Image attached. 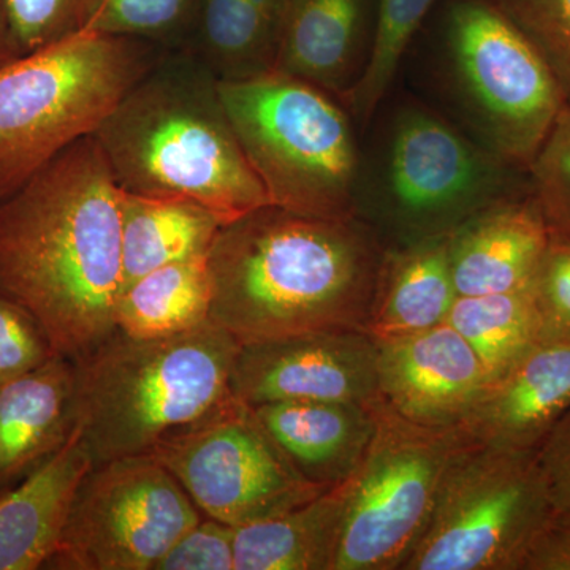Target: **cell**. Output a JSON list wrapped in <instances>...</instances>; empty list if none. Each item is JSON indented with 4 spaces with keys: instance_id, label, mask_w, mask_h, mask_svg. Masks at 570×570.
Segmentation results:
<instances>
[{
    "instance_id": "cell-1",
    "label": "cell",
    "mask_w": 570,
    "mask_h": 570,
    "mask_svg": "<svg viewBox=\"0 0 570 570\" xmlns=\"http://www.w3.org/2000/svg\"><path fill=\"white\" fill-rule=\"evenodd\" d=\"M121 194L89 135L0 200V294L73 363L118 332Z\"/></svg>"
},
{
    "instance_id": "cell-2",
    "label": "cell",
    "mask_w": 570,
    "mask_h": 570,
    "mask_svg": "<svg viewBox=\"0 0 570 570\" xmlns=\"http://www.w3.org/2000/svg\"><path fill=\"white\" fill-rule=\"evenodd\" d=\"M387 246L360 217L265 205L224 225L208 254L212 322L239 344L365 332Z\"/></svg>"
},
{
    "instance_id": "cell-3",
    "label": "cell",
    "mask_w": 570,
    "mask_h": 570,
    "mask_svg": "<svg viewBox=\"0 0 570 570\" xmlns=\"http://www.w3.org/2000/svg\"><path fill=\"white\" fill-rule=\"evenodd\" d=\"M94 137L122 193L187 198L227 224L269 205L206 63L160 59Z\"/></svg>"
},
{
    "instance_id": "cell-4",
    "label": "cell",
    "mask_w": 570,
    "mask_h": 570,
    "mask_svg": "<svg viewBox=\"0 0 570 570\" xmlns=\"http://www.w3.org/2000/svg\"><path fill=\"white\" fill-rule=\"evenodd\" d=\"M239 343L212 321L179 335L116 332L77 367L78 439L92 466L148 455L232 400Z\"/></svg>"
},
{
    "instance_id": "cell-5",
    "label": "cell",
    "mask_w": 570,
    "mask_h": 570,
    "mask_svg": "<svg viewBox=\"0 0 570 570\" xmlns=\"http://www.w3.org/2000/svg\"><path fill=\"white\" fill-rule=\"evenodd\" d=\"M371 122L376 129L360 157L356 217L377 234L387 228L401 245L450 234L487 206L530 190L524 171L411 94L385 99Z\"/></svg>"
},
{
    "instance_id": "cell-6",
    "label": "cell",
    "mask_w": 570,
    "mask_h": 570,
    "mask_svg": "<svg viewBox=\"0 0 570 570\" xmlns=\"http://www.w3.org/2000/svg\"><path fill=\"white\" fill-rule=\"evenodd\" d=\"M425 63L436 110L527 174L566 100L499 0H445Z\"/></svg>"
},
{
    "instance_id": "cell-7",
    "label": "cell",
    "mask_w": 570,
    "mask_h": 570,
    "mask_svg": "<svg viewBox=\"0 0 570 570\" xmlns=\"http://www.w3.org/2000/svg\"><path fill=\"white\" fill-rule=\"evenodd\" d=\"M163 59L132 37L81 29L0 66V200L94 135Z\"/></svg>"
},
{
    "instance_id": "cell-8",
    "label": "cell",
    "mask_w": 570,
    "mask_h": 570,
    "mask_svg": "<svg viewBox=\"0 0 570 570\" xmlns=\"http://www.w3.org/2000/svg\"><path fill=\"white\" fill-rule=\"evenodd\" d=\"M219 94L269 205L324 219L356 217L362 146L337 97L275 69L219 80Z\"/></svg>"
},
{
    "instance_id": "cell-9",
    "label": "cell",
    "mask_w": 570,
    "mask_h": 570,
    "mask_svg": "<svg viewBox=\"0 0 570 570\" xmlns=\"http://www.w3.org/2000/svg\"><path fill=\"white\" fill-rule=\"evenodd\" d=\"M557 515L538 452L466 444L401 570H524Z\"/></svg>"
},
{
    "instance_id": "cell-10",
    "label": "cell",
    "mask_w": 570,
    "mask_h": 570,
    "mask_svg": "<svg viewBox=\"0 0 570 570\" xmlns=\"http://www.w3.org/2000/svg\"><path fill=\"white\" fill-rule=\"evenodd\" d=\"M464 448L455 426L419 425L379 400L365 455L341 483L343 515L332 570H401Z\"/></svg>"
},
{
    "instance_id": "cell-11",
    "label": "cell",
    "mask_w": 570,
    "mask_h": 570,
    "mask_svg": "<svg viewBox=\"0 0 570 570\" xmlns=\"http://www.w3.org/2000/svg\"><path fill=\"white\" fill-rule=\"evenodd\" d=\"M202 519L153 455L110 460L82 478L47 569L154 570Z\"/></svg>"
},
{
    "instance_id": "cell-12",
    "label": "cell",
    "mask_w": 570,
    "mask_h": 570,
    "mask_svg": "<svg viewBox=\"0 0 570 570\" xmlns=\"http://www.w3.org/2000/svg\"><path fill=\"white\" fill-rule=\"evenodd\" d=\"M205 517L236 528L279 515L324 493L306 482L232 397L160 441L151 453Z\"/></svg>"
},
{
    "instance_id": "cell-13",
    "label": "cell",
    "mask_w": 570,
    "mask_h": 570,
    "mask_svg": "<svg viewBox=\"0 0 570 570\" xmlns=\"http://www.w3.org/2000/svg\"><path fill=\"white\" fill-rule=\"evenodd\" d=\"M379 344L360 330L239 344L232 395L247 407L288 401L374 404Z\"/></svg>"
},
{
    "instance_id": "cell-14",
    "label": "cell",
    "mask_w": 570,
    "mask_h": 570,
    "mask_svg": "<svg viewBox=\"0 0 570 570\" xmlns=\"http://www.w3.org/2000/svg\"><path fill=\"white\" fill-rule=\"evenodd\" d=\"M377 344L379 400L419 425H455L490 381L474 348L448 322Z\"/></svg>"
},
{
    "instance_id": "cell-15",
    "label": "cell",
    "mask_w": 570,
    "mask_h": 570,
    "mask_svg": "<svg viewBox=\"0 0 570 570\" xmlns=\"http://www.w3.org/2000/svg\"><path fill=\"white\" fill-rule=\"evenodd\" d=\"M570 411V344H538L487 382L455 423L468 445L538 452Z\"/></svg>"
},
{
    "instance_id": "cell-16",
    "label": "cell",
    "mask_w": 570,
    "mask_h": 570,
    "mask_svg": "<svg viewBox=\"0 0 570 570\" xmlns=\"http://www.w3.org/2000/svg\"><path fill=\"white\" fill-rule=\"evenodd\" d=\"M377 0H288L275 70L343 100L365 73Z\"/></svg>"
},
{
    "instance_id": "cell-17",
    "label": "cell",
    "mask_w": 570,
    "mask_h": 570,
    "mask_svg": "<svg viewBox=\"0 0 570 570\" xmlns=\"http://www.w3.org/2000/svg\"><path fill=\"white\" fill-rule=\"evenodd\" d=\"M550 232L531 190L502 198L469 217L450 239L456 295L505 294L527 288Z\"/></svg>"
},
{
    "instance_id": "cell-18",
    "label": "cell",
    "mask_w": 570,
    "mask_h": 570,
    "mask_svg": "<svg viewBox=\"0 0 570 570\" xmlns=\"http://www.w3.org/2000/svg\"><path fill=\"white\" fill-rule=\"evenodd\" d=\"M78 426L77 367L55 355L0 384V493L63 448Z\"/></svg>"
},
{
    "instance_id": "cell-19",
    "label": "cell",
    "mask_w": 570,
    "mask_h": 570,
    "mask_svg": "<svg viewBox=\"0 0 570 570\" xmlns=\"http://www.w3.org/2000/svg\"><path fill=\"white\" fill-rule=\"evenodd\" d=\"M376 404L288 401L250 409L285 461L306 482L328 490L348 479L365 455Z\"/></svg>"
},
{
    "instance_id": "cell-20",
    "label": "cell",
    "mask_w": 570,
    "mask_h": 570,
    "mask_svg": "<svg viewBox=\"0 0 570 570\" xmlns=\"http://www.w3.org/2000/svg\"><path fill=\"white\" fill-rule=\"evenodd\" d=\"M91 468L77 430L50 459L0 493V570L47 569Z\"/></svg>"
},
{
    "instance_id": "cell-21",
    "label": "cell",
    "mask_w": 570,
    "mask_h": 570,
    "mask_svg": "<svg viewBox=\"0 0 570 570\" xmlns=\"http://www.w3.org/2000/svg\"><path fill=\"white\" fill-rule=\"evenodd\" d=\"M450 234L430 236L385 253L365 332L376 341L423 332L448 322L456 299Z\"/></svg>"
},
{
    "instance_id": "cell-22",
    "label": "cell",
    "mask_w": 570,
    "mask_h": 570,
    "mask_svg": "<svg viewBox=\"0 0 570 570\" xmlns=\"http://www.w3.org/2000/svg\"><path fill=\"white\" fill-rule=\"evenodd\" d=\"M224 225L223 217L187 198L122 193V291L154 269L205 257Z\"/></svg>"
},
{
    "instance_id": "cell-23",
    "label": "cell",
    "mask_w": 570,
    "mask_h": 570,
    "mask_svg": "<svg viewBox=\"0 0 570 570\" xmlns=\"http://www.w3.org/2000/svg\"><path fill=\"white\" fill-rule=\"evenodd\" d=\"M341 515L340 483L298 508L236 527L235 570H332Z\"/></svg>"
},
{
    "instance_id": "cell-24",
    "label": "cell",
    "mask_w": 570,
    "mask_h": 570,
    "mask_svg": "<svg viewBox=\"0 0 570 570\" xmlns=\"http://www.w3.org/2000/svg\"><path fill=\"white\" fill-rule=\"evenodd\" d=\"M213 283L208 255L154 269L124 288L116 303V328L135 340H159L212 321Z\"/></svg>"
},
{
    "instance_id": "cell-25",
    "label": "cell",
    "mask_w": 570,
    "mask_h": 570,
    "mask_svg": "<svg viewBox=\"0 0 570 570\" xmlns=\"http://www.w3.org/2000/svg\"><path fill=\"white\" fill-rule=\"evenodd\" d=\"M288 0H198V31L219 80L275 69Z\"/></svg>"
},
{
    "instance_id": "cell-26",
    "label": "cell",
    "mask_w": 570,
    "mask_h": 570,
    "mask_svg": "<svg viewBox=\"0 0 570 570\" xmlns=\"http://www.w3.org/2000/svg\"><path fill=\"white\" fill-rule=\"evenodd\" d=\"M448 324L474 348L490 381L540 344L528 287L505 294L456 296Z\"/></svg>"
},
{
    "instance_id": "cell-27",
    "label": "cell",
    "mask_w": 570,
    "mask_h": 570,
    "mask_svg": "<svg viewBox=\"0 0 570 570\" xmlns=\"http://www.w3.org/2000/svg\"><path fill=\"white\" fill-rule=\"evenodd\" d=\"M442 0H377L376 31L365 73L341 102L355 124L370 126L390 96L397 71L419 32Z\"/></svg>"
},
{
    "instance_id": "cell-28",
    "label": "cell",
    "mask_w": 570,
    "mask_h": 570,
    "mask_svg": "<svg viewBox=\"0 0 570 570\" xmlns=\"http://www.w3.org/2000/svg\"><path fill=\"white\" fill-rule=\"evenodd\" d=\"M540 344H570V236L550 232L528 284Z\"/></svg>"
},
{
    "instance_id": "cell-29",
    "label": "cell",
    "mask_w": 570,
    "mask_h": 570,
    "mask_svg": "<svg viewBox=\"0 0 570 570\" xmlns=\"http://www.w3.org/2000/svg\"><path fill=\"white\" fill-rule=\"evenodd\" d=\"M198 0H89L82 29L107 36L157 39L176 31Z\"/></svg>"
},
{
    "instance_id": "cell-30",
    "label": "cell",
    "mask_w": 570,
    "mask_h": 570,
    "mask_svg": "<svg viewBox=\"0 0 570 570\" xmlns=\"http://www.w3.org/2000/svg\"><path fill=\"white\" fill-rule=\"evenodd\" d=\"M527 175L551 230L570 236V105L562 108Z\"/></svg>"
},
{
    "instance_id": "cell-31",
    "label": "cell",
    "mask_w": 570,
    "mask_h": 570,
    "mask_svg": "<svg viewBox=\"0 0 570 570\" xmlns=\"http://www.w3.org/2000/svg\"><path fill=\"white\" fill-rule=\"evenodd\" d=\"M547 63L570 105V0H499Z\"/></svg>"
},
{
    "instance_id": "cell-32",
    "label": "cell",
    "mask_w": 570,
    "mask_h": 570,
    "mask_svg": "<svg viewBox=\"0 0 570 570\" xmlns=\"http://www.w3.org/2000/svg\"><path fill=\"white\" fill-rule=\"evenodd\" d=\"M89 0H6L14 55L39 50L81 31Z\"/></svg>"
},
{
    "instance_id": "cell-33",
    "label": "cell",
    "mask_w": 570,
    "mask_h": 570,
    "mask_svg": "<svg viewBox=\"0 0 570 570\" xmlns=\"http://www.w3.org/2000/svg\"><path fill=\"white\" fill-rule=\"evenodd\" d=\"M58 355L47 333L17 302L0 294V384Z\"/></svg>"
},
{
    "instance_id": "cell-34",
    "label": "cell",
    "mask_w": 570,
    "mask_h": 570,
    "mask_svg": "<svg viewBox=\"0 0 570 570\" xmlns=\"http://www.w3.org/2000/svg\"><path fill=\"white\" fill-rule=\"evenodd\" d=\"M234 532L235 528L204 515L154 570H235Z\"/></svg>"
},
{
    "instance_id": "cell-35",
    "label": "cell",
    "mask_w": 570,
    "mask_h": 570,
    "mask_svg": "<svg viewBox=\"0 0 570 570\" xmlns=\"http://www.w3.org/2000/svg\"><path fill=\"white\" fill-rule=\"evenodd\" d=\"M538 461L558 515L570 513V411L540 445Z\"/></svg>"
},
{
    "instance_id": "cell-36",
    "label": "cell",
    "mask_w": 570,
    "mask_h": 570,
    "mask_svg": "<svg viewBox=\"0 0 570 570\" xmlns=\"http://www.w3.org/2000/svg\"><path fill=\"white\" fill-rule=\"evenodd\" d=\"M524 570H570V542L557 521L535 543Z\"/></svg>"
},
{
    "instance_id": "cell-37",
    "label": "cell",
    "mask_w": 570,
    "mask_h": 570,
    "mask_svg": "<svg viewBox=\"0 0 570 570\" xmlns=\"http://www.w3.org/2000/svg\"><path fill=\"white\" fill-rule=\"evenodd\" d=\"M17 58L11 45L9 18H7L6 0H0V66Z\"/></svg>"
},
{
    "instance_id": "cell-38",
    "label": "cell",
    "mask_w": 570,
    "mask_h": 570,
    "mask_svg": "<svg viewBox=\"0 0 570 570\" xmlns=\"http://www.w3.org/2000/svg\"><path fill=\"white\" fill-rule=\"evenodd\" d=\"M557 524L562 531V534H564L570 542V513H560V515H557Z\"/></svg>"
}]
</instances>
